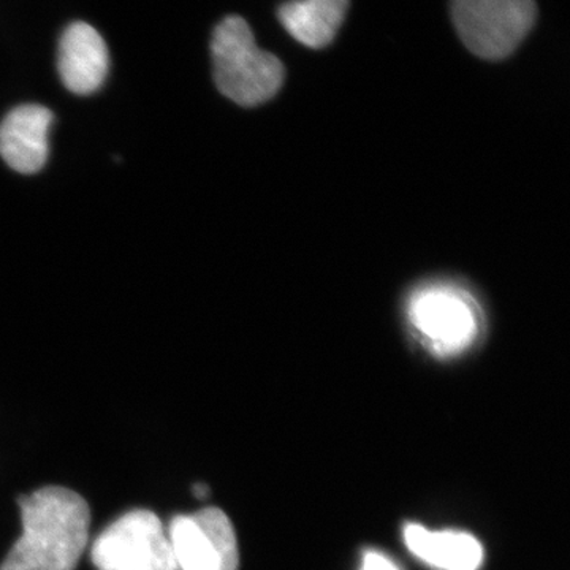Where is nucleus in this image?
<instances>
[{
    "mask_svg": "<svg viewBox=\"0 0 570 570\" xmlns=\"http://www.w3.org/2000/svg\"><path fill=\"white\" fill-rule=\"evenodd\" d=\"M91 558L97 570H178L168 532L151 510H132L111 523Z\"/></svg>",
    "mask_w": 570,
    "mask_h": 570,
    "instance_id": "5",
    "label": "nucleus"
},
{
    "mask_svg": "<svg viewBox=\"0 0 570 570\" xmlns=\"http://www.w3.org/2000/svg\"><path fill=\"white\" fill-rule=\"evenodd\" d=\"M351 0H288L277 11L285 31L307 48L321 50L335 40Z\"/></svg>",
    "mask_w": 570,
    "mask_h": 570,
    "instance_id": "10",
    "label": "nucleus"
},
{
    "mask_svg": "<svg viewBox=\"0 0 570 570\" xmlns=\"http://www.w3.org/2000/svg\"><path fill=\"white\" fill-rule=\"evenodd\" d=\"M167 532L178 570H238L235 528L223 510L175 517Z\"/></svg>",
    "mask_w": 570,
    "mask_h": 570,
    "instance_id": "6",
    "label": "nucleus"
},
{
    "mask_svg": "<svg viewBox=\"0 0 570 570\" xmlns=\"http://www.w3.org/2000/svg\"><path fill=\"white\" fill-rule=\"evenodd\" d=\"M194 493L198 499H204L206 494H208V487H206L205 483H197V485L194 487Z\"/></svg>",
    "mask_w": 570,
    "mask_h": 570,
    "instance_id": "12",
    "label": "nucleus"
},
{
    "mask_svg": "<svg viewBox=\"0 0 570 570\" xmlns=\"http://www.w3.org/2000/svg\"><path fill=\"white\" fill-rule=\"evenodd\" d=\"M360 570H401L395 562L389 560L385 554L370 550L363 554L362 569Z\"/></svg>",
    "mask_w": 570,
    "mask_h": 570,
    "instance_id": "11",
    "label": "nucleus"
},
{
    "mask_svg": "<svg viewBox=\"0 0 570 570\" xmlns=\"http://www.w3.org/2000/svg\"><path fill=\"white\" fill-rule=\"evenodd\" d=\"M404 542L420 561L439 570H479L483 547L478 539L461 531H430L422 524L404 528Z\"/></svg>",
    "mask_w": 570,
    "mask_h": 570,
    "instance_id": "9",
    "label": "nucleus"
},
{
    "mask_svg": "<svg viewBox=\"0 0 570 570\" xmlns=\"http://www.w3.org/2000/svg\"><path fill=\"white\" fill-rule=\"evenodd\" d=\"M535 0H452V18L469 51L489 61L508 58L530 33Z\"/></svg>",
    "mask_w": 570,
    "mask_h": 570,
    "instance_id": "3",
    "label": "nucleus"
},
{
    "mask_svg": "<svg viewBox=\"0 0 570 570\" xmlns=\"http://www.w3.org/2000/svg\"><path fill=\"white\" fill-rule=\"evenodd\" d=\"M59 73L66 88L78 96L96 92L107 78V43L88 22H73L59 45Z\"/></svg>",
    "mask_w": 570,
    "mask_h": 570,
    "instance_id": "8",
    "label": "nucleus"
},
{
    "mask_svg": "<svg viewBox=\"0 0 570 570\" xmlns=\"http://www.w3.org/2000/svg\"><path fill=\"white\" fill-rule=\"evenodd\" d=\"M22 534L0 570H75L88 547V502L62 487L20 499Z\"/></svg>",
    "mask_w": 570,
    "mask_h": 570,
    "instance_id": "1",
    "label": "nucleus"
},
{
    "mask_svg": "<svg viewBox=\"0 0 570 570\" xmlns=\"http://www.w3.org/2000/svg\"><path fill=\"white\" fill-rule=\"evenodd\" d=\"M52 112L40 105H22L0 124V156L14 171L32 175L48 159Z\"/></svg>",
    "mask_w": 570,
    "mask_h": 570,
    "instance_id": "7",
    "label": "nucleus"
},
{
    "mask_svg": "<svg viewBox=\"0 0 570 570\" xmlns=\"http://www.w3.org/2000/svg\"><path fill=\"white\" fill-rule=\"evenodd\" d=\"M212 55L217 89L242 107L268 102L283 88V62L257 47L242 17L225 18L216 26Z\"/></svg>",
    "mask_w": 570,
    "mask_h": 570,
    "instance_id": "2",
    "label": "nucleus"
},
{
    "mask_svg": "<svg viewBox=\"0 0 570 570\" xmlns=\"http://www.w3.org/2000/svg\"><path fill=\"white\" fill-rule=\"evenodd\" d=\"M409 322L439 356L459 355L475 343L480 314L471 296L449 285L420 288L409 299Z\"/></svg>",
    "mask_w": 570,
    "mask_h": 570,
    "instance_id": "4",
    "label": "nucleus"
}]
</instances>
